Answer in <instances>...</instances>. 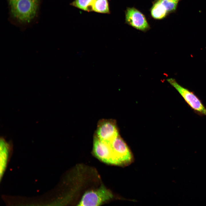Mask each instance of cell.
<instances>
[{
  "label": "cell",
  "mask_w": 206,
  "mask_h": 206,
  "mask_svg": "<svg viewBox=\"0 0 206 206\" xmlns=\"http://www.w3.org/2000/svg\"><path fill=\"white\" fill-rule=\"evenodd\" d=\"M125 23L143 31L149 30L150 27L145 17L140 11L132 7H127L125 11Z\"/></svg>",
  "instance_id": "obj_7"
},
{
  "label": "cell",
  "mask_w": 206,
  "mask_h": 206,
  "mask_svg": "<svg viewBox=\"0 0 206 206\" xmlns=\"http://www.w3.org/2000/svg\"><path fill=\"white\" fill-rule=\"evenodd\" d=\"M93 152L96 157L102 162L116 165L110 145L101 141L95 134L93 139Z\"/></svg>",
  "instance_id": "obj_6"
},
{
  "label": "cell",
  "mask_w": 206,
  "mask_h": 206,
  "mask_svg": "<svg viewBox=\"0 0 206 206\" xmlns=\"http://www.w3.org/2000/svg\"><path fill=\"white\" fill-rule=\"evenodd\" d=\"M179 2V0H169Z\"/></svg>",
  "instance_id": "obj_13"
},
{
  "label": "cell",
  "mask_w": 206,
  "mask_h": 206,
  "mask_svg": "<svg viewBox=\"0 0 206 206\" xmlns=\"http://www.w3.org/2000/svg\"><path fill=\"white\" fill-rule=\"evenodd\" d=\"M9 20L12 24L23 28L36 23L42 0H6Z\"/></svg>",
  "instance_id": "obj_1"
},
{
  "label": "cell",
  "mask_w": 206,
  "mask_h": 206,
  "mask_svg": "<svg viewBox=\"0 0 206 206\" xmlns=\"http://www.w3.org/2000/svg\"><path fill=\"white\" fill-rule=\"evenodd\" d=\"M164 6L168 13L174 11L178 2L169 0H158Z\"/></svg>",
  "instance_id": "obj_12"
},
{
  "label": "cell",
  "mask_w": 206,
  "mask_h": 206,
  "mask_svg": "<svg viewBox=\"0 0 206 206\" xmlns=\"http://www.w3.org/2000/svg\"><path fill=\"white\" fill-rule=\"evenodd\" d=\"M92 11L106 14H110L108 0H93Z\"/></svg>",
  "instance_id": "obj_10"
},
{
  "label": "cell",
  "mask_w": 206,
  "mask_h": 206,
  "mask_svg": "<svg viewBox=\"0 0 206 206\" xmlns=\"http://www.w3.org/2000/svg\"><path fill=\"white\" fill-rule=\"evenodd\" d=\"M115 160L116 165L126 166L133 160L128 146L119 135L109 144Z\"/></svg>",
  "instance_id": "obj_3"
},
{
  "label": "cell",
  "mask_w": 206,
  "mask_h": 206,
  "mask_svg": "<svg viewBox=\"0 0 206 206\" xmlns=\"http://www.w3.org/2000/svg\"><path fill=\"white\" fill-rule=\"evenodd\" d=\"M93 0H74L70 5L84 11H92V6Z\"/></svg>",
  "instance_id": "obj_11"
},
{
  "label": "cell",
  "mask_w": 206,
  "mask_h": 206,
  "mask_svg": "<svg viewBox=\"0 0 206 206\" xmlns=\"http://www.w3.org/2000/svg\"><path fill=\"white\" fill-rule=\"evenodd\" d=\"M113 197L111 192L102 185L96 190L85 192L78 205L99 206L111 199Z\"/></svg>",
  "instance_id": "obj_2"
},
{
  "label": "cell",
  "mask_w": 206,
  "mask_h": 206,
  "mask_svg": "<svg viewBox=\"0 0 206 206\" xmlns=\"http://www.w3.org/2000/svg\"><path fill=\"white\" fill-rule=\"evenodd\" d=\"M167 81L177 90L193 110L199 114L206 116V108L194 94L180 85L174 79L169 78Z\"/></svg>",
  "instance_id": "obj_4"
},
{
  "label": "cell",
  "mask_w": 206,
  "mask_h": 206,
  "mask_svg": "<svg viewBox=\"0 0 206 206\" xmlns=\"http://www.w3.org/2000/svg\"><path fill=\"white\" fill-rule=\"evenodd\" d=\"M150 13L152 17L157 19L165 18L168 13L164 6L158 0L154 2L150 9Z\"/></svg>",
  "instance_id": "obj_9"
},
{
  "label": "cell",
  "mask_w": 206,
  "mask_h": 206,
  "mask_svg": "<svg viewBox=\"0 0 206 206\" xmlns=\"http://www.w3.org/2000/svg\"><path fill=\"white\" fill-rule=\"evenodd\" d=\"M94 134L102 141L110 144L119 135L116 121L112 119L100 120Z\"/></svg>",
  "instance_id": "obj_5"
},
{
  "label": "cell",
  "mask_w": 206,
  "mask_h": 206,
  "mask_svg": "<svg viewBox=\"0 0 206 206\" xmlns=\"http://www.w3.org/2000/svg\"><path fill=\"white\" fill-rule=\"evenodd\" d=\"M0 140V172L1 179L7 167L11 146V144L9 142L6 141L3 136L1 137Z\"/></svg>",
  "instance_id": "obj_8"
}]
</instances>
